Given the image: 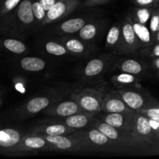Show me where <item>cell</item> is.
<instances>
[{"label":"cell","mask_w":159,"mask_h":159,"mask_svg":"<svg viewBox=\"0 0 159 159\" xmlns=\"http://www.w3.org/2000/svg\"><path fill=\"white\" fill-rule=\"evenodd\" d=\"M2 33L21 37L36 28L32 9V0H22L15 10L1 20Z\"/></svg>","instance_id":"obj_1"},{"label":"cell","mask_w":159,"mask_h":159,"mask_svg":"<svg viewBox=\"0 0 159 159\" xmlns=\"http://www.w3.org/2000/svg\"><path fill=\"white\" fill-rule=\"evenodd\" d=\"M73 134L85 143L89 152H102L109 153L127 152L124 148L116 144L95 127L79 130Z\"/></svg>","instance_id":"obj_2"},{"label":"cell","mask_w":159,"mask_h":159,"mask_svg":"<svg viewBox=\"0 0 159 159\" xmlns=\"http://www.w3.org/2000/svg\"><path fill=\"white\" fill-rule=\"evenodd\" d=\"M95 127L101 130L116 144L124 148L127 152L144 153V149L137 141L132 131L113 127L100 119L95 124Z\"/></svg>","instance_id":"obj_3"},{"label":"cell","mask_w":159,"mask_h":159,"mask_svg":"<svg viewBox=\"0 0 159 159\" xmlns=\"http://www.w3.org/2000/svg\"><path fill=\"white\" fill-rule=\"evenodd\" d=\"M133 133L144 152L155 153L156 134L152 128L150 119L141 113H135Z\"/></svg>","instance_id":"obj_4"},{"label":"cell","mask_w":159,"mask_h":159,"mask_svg":"<svg viewBox=\"0 0 159 159\" xmlns=\"http://www.w3.org/2000/svg\"><path fill=\"white\" fill-rule=\"evenodd\" d=\"M103 89H80L72 92L70 98L75 101L84 111L97 116L102 113Z\"/></svg>","instance_id":"obj_5"},{"label":"cell","mask_w":159,"mask_h":159,"mask_svg":"<svg viewBox=\"0 0 159 159\" xmlns=\"http://www.w3.org/2000/svg\"><path fill=\"white\" fill-rule=\"evenodd\" d=\"M61 97L54 91L49 92L43 96L31 98L26 103L19 107L15 111L16 118L20 120L27 119L35 116L40 112H43L47 108L61 100Z\"/></svg>","instance_id":"obj_6"},{"label":"cell","mask_w":159,"mask_h":159,"mask_svg":"<svg viewBox=\"0 0 159 159\" xmlns=\"http://www.w3.org/2000/svg\"><path fill=\"white\" fill-rule=\"evenodd\" d=\"M123 99L130 109L134 112L159 105V101L148 91H143L139 87L117 89Z\"/></svg>","instance_id":"obj_7"},{"label":"cell","mask_w":159,"mask_h":159,"mask_svg":"<svg viewBox=\"0 0 159 159\" xmlns=\"http://www.w3.org/2000/svg\"><path fill=\"white\" fill-rule=\"evenodd\" d=\"M120 23L121 40L117 55H138L141 47L134 30L130 13L121 20Z\"/></svg>","instance_id":"obj_8"},{"label":"cell","mask_w":159,"mask_h":159,"mask_svg":"<svg viewBox=\"0 0 159 159\" xmlns=\"http://www.w3.org/2000/svg\"><path fill=\"white\" fill-rule=\"evenodd\" d=\"M43 152H51L50 143L43 137L28 133L23 135L20 144L7 155L18 156Z\"/></svg>","instance_id":"obj_9"},{"label":"cell","mask_w":159,"mask_h":159,"mask_svg":"<svg viewBox=\"0 0 159 159\" xmlns=\"http://www.w3.org/2000/svg\"><path fill=\"white\" fill-rule=\"evenodd\" d=\"M50 143L51 152H88L85 143L79 138L70 134L56 136H42Z\"/></svg>","instance_id":"obj_10"},{"label":"cell","mask_w":159,"mask_h":159,"mask_svg":"<svg viewBox=\"0 0 159 159\" xmlns=\"http://www.w3.org/2000/svg\"><path fill=\"white\" fill-rule=\"evenodd\" d=\"M110 71L134 75L141 79L149 76V67L143 60L134 57H117L116 55Z\"/></svg>","instance_id":"obj_11"},{"label":"cell","mask_w":159,"mask_h":159,"mask_svg":"<svg viewBox=\"0 0 159 159\" xmlns=\"http://www.w3.org/2000/svg\"><path fill=\"white\" fill-rule=\"evenodd\" d=\"M98 120H99V118L97 116L93 114V113L84 111L75 113V114L69 116H65V117L50 116V118L42 120L39 122H51L63 124L79 130L95 127V124H96Z\"/></svg>","instance_id":"obj_12"},{"label":"cell","mask_w":159,"mask_h":159,"mask_svg":"<svg viewBox=\"0 0 159 159\" xmlns=\"http://www.w3.org/2000/svg\"><path fill=\"white\" fill-rule=\"evenodd\" d=\"M116 54H102L89 61L82 68L81 74L85 79H93L110 71Z\"/></svg>","instance_id":"obj_13"},{"label":"cell","mask_w":159,"mask_h":159,"mask_svg":"<svg viewBox=\"0 0 159 159\" xmlns=\"http://www.w3.org/2000/svg\"><path fill=\"white\" fill-rule=\"evenodd\" d=\"M80 5V0H57L47 12L42 26L53 25L66 18Z\"/></svg>","instance_id":"obj_14"},{"label":"cell","mask_w":159,"mask_h":159,"mask_svg":"<svg viewBox=\"0 0 159 159\" xmlns=\"http://www.w3.org/2000/svg\"><path fill=\"white\" fill-rule=\"evenodd\" d=\"M95 19L91 16L75 17L64 20L61 23L53 24L52 27L47 30L49 35L51 36H65L75 35L87 23Z\"/></svg>","instance_id":"obj_15"},{"label":"cell","mask_w":159,"mask_h":159,"mask_svg":"<svg viewBox=\"0 0 159 159\" xmlns=\"http://www.w3.org/2000/svg\"><path fill=\"white\" fill-rule=\"evenodd\" d=\"M56 40L61 43L75 57H88L94 51L96 47L75 35L54 36Z\"/></svg>","instance_id":"obj_16"},{"label":"cell","mask_w":159,"mask_h":159,"mask_svg":"<svg viewBox=\"0 0 159 159\" xmlns=\"http://www.w3.org/2000/svg\"><path fill=\"white\" fill-rule=\"evenodd\" d=\"M84 112L83 109L75 100L70 98L68 100H59L50 106L43 111V114L48 116L65 117L75 113Z\"/></svg>","instance_id":"obj_17"},{"label":"cell","mask_w":159,"mask_h":159,"mask_svg":"<svg viewBox=\"0 0 159 159\" xmlns=\"http://www.w3.org/2000/svg\"><path fill=\"white\" fill-rule=\"evenodd\" d=\"M77 131L76 129L70 127L63 124L51 122H38L33 126L28 133L40 136H56V135H66Z\"/></svg>","instance_id":"obj_18"},{"label":"cell","mask_w":159,"mask_h":159,"mask_svg":"<svg viewBox=\"0 0 159 159\" xmlns=\"http://www.w3.org/2000/svg\"><path fill=\"white\" fill-rule=\"evenodd\" d=\"M135 113H100L97 115L101 120L113 127L132 131L134 126Z\"/></svg>","instance_id":"obj_19"},{"label":"cell","mask_w":159,"mask_h":159,"mask_svg":"<svg viewBox=\"0 0 159 159\" xmlns=\"http://www.w3.org/2000/svg\"><path fill=\"white\" fill-rule=\"evenodd\" d=\"M102 113H134L128 107L118 90L104 95L102 102Z\"/></svg>","instance_id":"obj_20"},{"label":"cell","mask_w":159,"mask_h":159,"mask_svg":"<svg viewBox=\"0 0 159 159\" xmlns=\"http://www.w3.org/2000/svg\"><path fill=\"white\" fill-rule=\"evenodd\" d=\"M20 130L10 127L3 128L0 132V148L1 153L7 155L20 143L23 137Z\"/></svg>","instance_id":"obj_21"},{"label":"cell","mask_w":159,"mask_h":159,"mask_svg":"<svg viewBox=\"0 0 159 159\" xmlns=\"http://www.w3.org/2000/svg\"><path fill=\"white\" fill-rule=\"evenodd\" d=\"M105 24L104 20L93 19L87 23L75 36L89 43H93L100 36Z\"/></svg>","instance_id":"obj_22"},{"label":"cell","mask_w":159,"mask_h":159,"mask_svg":"<svg viewBox=\"0 0 159 159\" xmlns=\"http://www.w3.org/2000/svg\"><path fill=\"white\" fill-rule=\"evenodd\" d=\"M141 80L138 76L126 72H120L110 78L112 84L117 89L139 87V82Z\"/></svg>","instance_id":"obj_23"},{"label":"cell","mask_w":159,"mask_h":159,"mask_svg":"<svg viewBox=\"0 0 159 159\" xmlns=\"http://www.w3.org/2000/svg\"><path fill=\"white\" fill-rule=\"evenodd\" d=\"M121 40V23L120 22L113 24L108 30L106 37V48L113 54H118L120 43Z\"/></svg>","instance_id":"obj_24"},{"label":"cell","mask_w":159,"mask_h":159,"mask_svg":"<svg viewBox=\"0 0 159 159\" xmlns=\"http://www.w3.org/2000/svg\"><path fill=\"white\" fill-rule=\"evenodd\" d=\"M42 49L49 55L54 57H70L73 56L71 53L59 41L55 39L45 40L42 43Z\"/></svg>","instance_id":"obj_25"},{"label":"cell","mask_w":159,"mask_h":159,"mask_svg":"<svg viewBox=\"0 0 159 159\" xmlns=\"http://www.w3.org/2000/svg\"><path fill=\"white\" fill-rule=\"evenodd\" d=\"M19 66L23 71L39 72L45 69L47 63L43 59L37 57H23L19 61Z\"/></svg>","instance_id":"obj_26"},{"label":"cell","mask_w":159,"mask_h":159,"mask_svg":"<svg viewBox=\"0 0 159 159\" xmlns=\"http://www.w3.org/2000/svg\"><path fill=\"white\" fill-rule=\"evenodd\" d=\"M2 47L8 52L16 54V55H22V54H26L28 51V47L24 42L19 39L13 38V37L2 38Z\"/></svg>","instance_id":"obj_27"},{"label":"cell","mask_w":159,"mask_h":159,"mask_svg":"<svg viewBox=\"0 0 159 159\" xmlns=\"http://www.w3.org/2000/svg\"><path fill=\"white\" fill-rule=\"evenodd\" d=\"M131 21L135 34H136L140 43H141V48H146V47L151 46V45L153 44V38H152V33H151L148 26L141 24V23L134 21V20H131Z\"/></svg>","instance_id":"obj_28"},{"label":"cell","mask_w":159,"mask_h":159,"mask_svg":"<svg viewBox=\"0 0 159 159\" xmlns=\"http://www.w3.org/2000/svg\"><path fill=\"white\" fill-rule=\"evenodd\" d=\"M155 8L151 7H141V6H136L134 8L133 10L130 12V16L132 20L138 22L141 24L148 26L152 12Z\"/></svg>","instance_id":"obj_29"},{"label":"cell","mask_w":159,"mask_h":159,"mask_svg":"<svg viewBox=\"0 0 159 159\" xmlns=\"http://www.w3.org/2000/svg\"><path fill=\"white\" fill-rule=\"evenodd\" d=\"M32 9L34 16L36 28L41 27L42 23L46 17L47 12L39 0H32Z\"/></svg>","instance_id":"obj_30"},{"label":"cell","mask_w":159,"mask_h":159,"mask_svg":"<svg viewBox=\"0 0 159 159\" xmlns=\"http://www.w3.org/2000/svg\"><path fill=\"white\" fill-rule=\"evenodd\" d=\"M22 0H1L0 18L1 20L12 13L19 6Z\"/></svg>","instance_id":"obj_31"},{"label":"cell","mask_w":159,"mask_h":159,"mask_svg":"<svg viewBox=\"0 0 159 159\" xmlns=\"http://www.w3.org/2000/svg\"><path fill=\"white\" fill-rule=\"evenodd\" d=\"M138 55L150 59L159 57V43H154L151 46L142 48L139 51Z\"/></svg>","instance_id":"obj_32"},{"label":"cell","mask_w":159,"mask_h":159,"mask_svg":"<svg viewBox=\"0 0 159 159\" xmlns=\"http://www.w3.org/2000/svg\"><path fill=\"white\" fill-rule=\"evenodd\" d=\"M148 27L150 29L151 33H152L154 41L155 36L157 35L159 31V8L154 9L148 23Z\"/></svg>","instance_id":"obj_33"},{"label":"cell","mask_w":159,"mask_h":159,"mask_svg":"<svg viewBox=\"0 0 159 159\" xmlns=\"http://www.w3.org/2000/svg\"><path fill=\"white\" fill-rule=\"evenodd\" d=\"M136 113H141L152 120L159 121V105L141 110L139 112H136Z\"/></svg>","instance_id":"obj_34"},{"label":"cell","mask_w":159,"mask_h":159,"mask_svg":"<svg viewBox=\"0 0 159 159\" xmlns=\"http://www.w3.org/2000/svg\"><path fill=\"white\" fill-rule=\"evenodd\" d=\"M130 1L136 6L159 8V0H130Z\"/></svg>","instance_id":"obj_35"},{"label":"cell","mask_w":159,"mask_h":159,"mask_svg":"<svg viewBox=\"0 0 159 159\" xmlns=\"http://www.w3.org/2000/svg\"><path fill=\"white\" fill-rule=\"evenodd\" d=\"M111 0H84L83 4L87 7H96L106 4Z\"/></svg>","instance_id":"obj_36"},{"label":"cell","mask_w":159,"mask_h":159,"mask_svg":"<svg viewBox=\"0 0 159 159\" xmlns=\"http://www.w3.org/2000/svg\"><path fill=\"white\" fill-rule=\"evenodd\" d=\"M151 68L153 70L155 74L156 75L157 78L159 79V57H155L151 59Z\"/></svg>","instance_id":"obj_37"},{"label":"cell","mask_w":159,"mask_h":159,"mask_svg":"<svg viewBox=\"0 0 159 159\" xmlns=\"http://www.w3.org/2000/svg\"><path fill=\"white\" fill-rule=\"evenodd\" d=\"M57 0H39V2H40V4L43 6V7L44 8V9L46 10V12H48V11L50 10L51 7L55 4V2Z\"/></svg>","instance_id":"obj_38"},{"label":"cell","mask_w":159,"mask_h":159,"mask_svg":"<svg viewBox=\"0 0 159 159\" xmlns=\"http://www.w3.org/2000/svg\"><path fill=\"white\" fill-rule=\"evenodd\" d=\"M154 43H159V31L157 34V35L155 36V39H154Z\"/></svg>","instance_id":"obj_39"}]
</instances>
